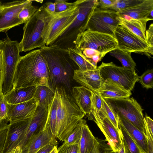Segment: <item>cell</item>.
Wrapping results in <instances>:
<instances>
[{
    "mask_svg": "<svg viewBox=\"0 0 153 153\" xmlns=\"http://www.w3.org/2000/svg\"><path fill=\"white\" fill-rule=\"evenodd\" d=\"M49 76L47 62L40 49L32 51L21 56L15 71L12 90L38 85L50 87Z\"/></svg>",
    "mask_w": 153,
    "mask_h": 153,
    "instance_id": "1",
    "label": "cell"
},
{
    "mask_svg": "<svg viewBox=\"0 0 153 153\" xmlns=\"http://www.w3.org/2000/svg\"><path fill=\"white\" fill-rule=\"evenodd\" d=\"M49 70V84L55 90L58 84L64 85L70 90V76L74 62L70 58L68 50L56 45L44 46L40 48Z\"/></svg>",
    "mask_w": 153,
    "mask_h": 153,
    "instance_id": "2",
    "label": "cell"
},
{
    "mask_svg": "<svg viewBox=\"0 0 153 153\" xmlns=\"http://www.w3.org/2000/svg\"><path fill=\"white\" fill-rule=\"evenodd\" d=\"M57 99L56 139L64 141L82 119L85 114L62 86L55 88Z\"/></svg>",
    "mask_w": 153,
    "mask_h": 153,
    "instance_id": "3",
    "label": "cell"
},
{
    "mask_svg": "<svg viewBox=\"0 0 153 153\" xmlns=\"http://www.w3.org/2000/svg\"><path fill=\"white\" fill-rule=\"evenodd\" d=\"M53 16L46 10L44 4L38 9L23 27L22 38L19 43L20 52L45 45L44 34Z\"/></svg>",
    "mask_w": 153,
    "mask_h": 153,
    "instance_id": "4",
    "label": "cell"
},
{
    "mask_svg": "<svg viewBox=\"0 0 153 153\" xmlns=\"http://www.w3.org/2000/svg\"><path fill=\"white\" fill-rule=\"evenodd\" d=\"M97 6L98 0H81L74 21L50 45L66 49L74 48L78 35L86 30L88 21Z\"/></svg>",
    "mask_w": 153,
    "mask_h": 153,
    "instance_id": "5",
    "label": "cell"
},
{
    "mask_svg": "<svg viewBox=\"0 0 153 153\" xmlns=\"http://www.w3.org/2000/svg\"><path fill=\"white\" fill-rule=\"evenodd\" d=\"M103 98L117 118V116L122 117L146 135L143 109L134 99L130 97Z\"/></svg>",
    "mask_w": 153,
    "mask_h": 153,
    "instance_id": "6",
    "label": "cell"
},
{
    "mask_svg": "<svg viewBox=\"0 0 153 153\" xmlns=\"http://www.w3.org/2000/svg\"><path fill=\"white\" fill-rule=\"evenodd\" d=\"M117 45L114 37L86 30L78 35L74 48L82 52L85 48L92 49L104 57L110 51L117 49Z\"/></svg>",
    "mask_w": 153,
    "mask_h": 153,
    "instance_id": "7",
    "label": "cell"
},
{
    "mask_svg": "<svg viewBox=\"0 0 153 153\" xmlns=\"http://www.w3.org/2000/svg\"><path fill=\"white\" fill-rule=\"evenodd\" d=\"M97 68L103 82H112L130 92L138 81L139 76L135 71L117 66L112 62H103Z\"/></svg>",
    "mask_w": 153,
    "mask_h": 153,
    "instance_id": "8",
    "label": "cell"
},
{
    "mask_svg": "<svg viewBox=\"0 0 153 153\" xmlns=\"http://www.w3.org/2000/svg\"><path fill=\"white\" fill-rule=\"evenodd\" d=\"M81 1L77 0L76 5L65 11L54 13L44 34L45 45H51L74 21L78 13Z\"/></svg>",
    "mask_w": 153,
    "mask_h": 153,
    "instance_id": "9",
    "label": "cell"
},
{
    "mask_svg": "<svg viewBox=\"0 0 153 153\" xmlns=\"http://www.w3.org/2000/svg\"><path fill=\"white\" fill-rule=\"evenodd\" d=\"M119 16L118 13L115 11L97 7L88 21L86 30L114 37L115 30L120 24Z\"/></svg>",
    "mask_w": 153,
    "mask_h": 153,
    "instance_id": "10",
    "label": "cell"
},
{
    "mask_svg": "<svg viewBox=\"0 0 153 153\" xmlns=\"http://www.w3.org/2000/svg\"><path fill=\"white\" fill-rule=\"evenodd\" d=\"M6 36L3 39L2 51L5 63V74L3 86L4 95L13 88V80L15 69L20 59L19 43L12 40L6 33Z\"/></svg>",
    "mask_w": 153,
    "mask_h": 153,
    "instance_id": "11",
    "label": "cell"
},
{
    "mask_svg": "<svg viewBox=\"0 0 153 153\" xmlns=\"http://www.w3.org/2000/svg\"><path fill=\"white\" fill-rule=\"evenodd\" d=\"M114 37L117 42V49L125 52L153 55V48L122 25L118 26Z\"/></svg>",
    "mask_w": 153,
    "mask_h": 153,
    "instance_id": "12",
    "label": "cell"
},
{
    "mask_svg": "<svg viewBox=\"0 0 153 153\" xmlns=\"http://www.w3.org/2000/svg\"><path fill=\"white\" fill-rule=\"evenodd\" d=\"M87 116L88 120H93L97 124L112 150L118 152L121 143L120 129L118 130L115 128L102 109L97 112L92 109Z\"/></svg>",
    "mask_w": 153,
    "mask_h": 153,
    "instance_id": "13",
    "label": "cell"
},
{
    "mask_svg": "<svg viewBox=\"0 0 153 153\" xmlns=\"http://www.w3.org/2000/svg\"><path fill=\"white\" fill-rule=\"evenodd\" d=\"M34 0H16L3 3V9L0 13V32L7 33L11 28L22 23L18 18L21 11Z\"/></svg>",
    "mask_w": 153,
    "mask_h": 153,
    "instance_id": "14",
    "label": "cell"
},
{
    "mask_svg": "<svg viewBox=\"0 0 153 153\" xmlns=\"http://www.w3.org/2000/svg\"><path fill=\"white\" fill-rule=\"evenodd\" d=\"M32 118L9 123L2 153H7L17 146L22 147Z\"/></svg>",
    "mask_w": 153,
    "mask_h": 153,
    "instance_id": "15",
    "label": "cell"
},
{
    "mask_svg": "<svg viewBox=\"0 0 153 153\" xmlns=\"http://www.w3.org/2000/svg\"><path fill=\"white\" fill-rule=\"evenodd\" d=\"M38 105L37 101L34 97L20 103H7V119L9 123L32 117Z\"/></svg>",
    "mask_w": 153,
    "mask_h": 153,
    "instance_id": "16",
    "label": "cell"
},
{
    "mask_svg": "<svg viewBox=\"0 0 153 153\" xmlns=\"http://www.w3.org/2000/svg\"><path fill=\"white\" fill-rule=\"evenodd\" d=\"M51 144L57 146L58 142L52 134L47 123L42 131L32 136L22 148L23 153H36L45 146Z\"/></svg>",
    "mask_w": 153,
    "mask_h": 153,
    "instance_id": "17",
    "label": "cell"
},
{
    "mask_svg": "<svg viewBox=\"0 0 153 153\" xmlns=\"http://www.w3.org/2000/svg\"><path fill=\"white\" fill-rule=\"evenodd\" d=\"M73 79L82 86L92 91H98L103 83L97 68L94 70L86 71L74 70Z\"/></svg>",
    "mask_w": 153,
    "mask_h": 153,
    "instance_id": "18",
    "label": "cell"
},
{
    "mask_svg": "<svg viewBox=\"0 0 153 153\" xmlns=\"http://www.w3.org/2000/svg\"><path fill=\"white\" fill-rule=\"evenodd\" d=\"M48 112V107L38 105L32 118L22 148L25 146L28 140L32 136L43 129L46 123Z\"/></svg>",
    "mask_w": 153,
    "mask_h": 153,
    "instance_id": "19",
    "label": "cell"
},
{
    "mask_svg": "<svg viewBox=\"0 0 153 153\" xmlns=\"http://www.w3.org/2000/svg\"><path fill=\"white\" fill-rule=\"evenodd\" d=\"M153 10V0H143L141 2L118 12L119 16L125 19H141L148 18Z\"/></svg>",
    "mask_w": 153,
    "mask_h": 153,
    "instance_id": "20",
    "label": "cell"
},
{
    "mask_svg": "<svg viewBox=\"0 0 153 153\" xmlns=\"http://www.w3.org/2000/svg\"><path fill=\"white\" fill-rule=\"evenodd\" d=\"M72 95L75 102L81 111L86 116L92 109V91L84 86H76L72 88Z\"/></svg>",
    "mask_w": 153,
    "mask_h": 153,
    "instance_id": "21",
    "label": "cell"
},
{
    "mask_svg": "<svg viewBox=\"0 0 153 153\" xmlns=\"http://www.w3.org/2000/svg\"><path fill=\"white\" fill-rule=\"evenodd\" d=\"M118 122L124 127L135 142L142 153H148L147 140L146 135L135 126L120 116H117Z\"/></svg>",
    "mask_w": 153,
    "mask_h": 153,
    "instance_id": "22",
    "label": "cell"
},
{
    "mask_svg": "<svg viewBox=\"0 0 153 153\" xmlns=\"http://www.w3.org/2000/svg\"><path fill=\"white\" fill-rule=\"evenodd\" d=\"M37 86L13 89L4 95L9 104H17L28 101L34 97Z\"/></svg>",
    "mask_w": 153,
    "mask_h": 153,
    "instance_id": "23",
    "label": "cell"
},
{
    "mask_svg": "<svg viewBox=\"0 0 153 153\" xmlns=\"http://www.w3.org/2000/svg\"><path fill=\"white\" fill-rule=\"evenodd\" d=\"M120 24L146 42V25L148 21L152 20L149 18L141 19H125L120 16L118 17Z\"/></svg>",
    "mask_w": 153,
    "mask_h": 153,
    "instance_id": "24",
    "label": "cell"
},
{
    "mask_svg": "<svg viewBox=\"0 0 153 153\" xmlns=\"http://www.w3.org/2000/svg\"><path fill=\"white\" fill-rule=\"evenodd\" d=\"M98 92L102 98H125L130 97L132 94L117 84L107 81L103 82Z\"/></svg>",
    "mask_w": 153,
    "mask_h": 153,
    "instance_id": "25",
    "label": "cell"
},
{
    "mask_svg": "<svg viewBox=\"0 0 153 153\" xmlns=\"http://www.w3.org/2000/svg\"><path fill=\"white\" fill-rule=\"evenodd\" d=\"M68 50L70 58L77 65L80 71L93 70L97 68V65L86 58L80 51L74 47Z\"/></svg>",
    "mask_w": 153,
    "mask_h": 153,
    "instance_id": "26",
    "label": "cell"
},
{
    "mask_svg": "<svg viewBox=\"0 0 153 153\" xmlns=\"http://www.w3.org/2000/svg\"><path fill=\"white\" fill-rule=\"evenodd\" d=\"M55 95V90L44 85L36 86L34 98L37 101L38 105L48 107Z\"/></svg>",
    "mask_w": 153,
    "mask_h": 153,
    "instance_id": "27",
    "label": "cell"
},
{
    "mask_svg": "<svg viewBox=\"0 0 153 153\" xmlns=\"http://www.w3.org/2000/svg\"><path fill=\"white\" fill-rule=\"evenodd\" d=\"M95 138L86 123H85L79 143V153H90L94 147Z\"/></svg>",
    "mask_w": 153,
    "mask_h": 153,
    "instance_id": "28",
    "label": "cell"
},
{
    "mask_svg": "<svg viewBox=\"0 0 153 153\" xmlns=\"http://www.w3.org/2000/svg\"><path fill=\"white\" fill-rule=\"evenodd\" d=\"M109 54L119 60L123 67L132 71H135L136 64L131 56V53L125 52L116 49L110 51Z\"/></svg>",
    "mask_w": 153,
    "mask_h": 153,
    "instance_id": "29",
    "label": "cell"
},
{
    "mask_svg": "<svg viewBox=\"0 0 153 153\" xmlns=\"http://www.w3.org/2000/svg\"><path fill=\"white\" fill-rule=\"evenodd\" d=\"M57 99L55 95L52 101L48 107L46 122L52 134L56 138L57 131Z\"/></svg>",
    "mask_w": 153,
    "mask_h": 153,
    "instance_id": "30",
    "label": "cell"
},
{
    "mask_svg": "<svg viewBox=\"0 0 153 153\" xmlns=\"http://www.w3.org/2000/svg\"><path fill=\"white\" fill-rule=\"evenodd\" d=\"M86 121L82 119L75 128L71 131L64 141L67 144H79L82 136L83 127Z\"/></svg>",
    "mask_w": 153,
    "mask_h": 153,
    "instance_id": "31",
    "label": "cell"
},
{
    "mask_svg": "<svg viewBox=\"0 0 153 153\" xmlns=\"http://www.w3.org/2000/svg\"><path fill=\"white\" fill-rule=\"evenodd\" d=\"M123 139L131 153H142L138 147L123 126L119 122Z\"/></svg>",
    "mask_w": 153,
    "mask_h": 153,
    "instance_id": "32",
    "label": "cell"
},
{
    "mask_svg": "<svg viewBox=\"0 0 153 153\" xmlns=\"http://www.w3.org/2000/svg\"><path fill=\"white\" fill-rule=\"evenodd\" d=\"M143 0H116L110 10L117 12L132 7L142 2Z\"/></svg>",
    "mask_w": 153,
    "mask_h": 153,
    "instance_id": "33",
    "label": "cell"
},
{
    "mask_svg": "<svg viewBox=\"0 0 153 153\" xmlns=\"http://www.w3.org/2000/svg\"><path fill=\"white\" fill-rule=\"evenodd\" d=\"M30 2L24 7L18 15V18L23 23L27 22L38 8Z\"/></svg>",
    "mask_w": 153,
    "mask_h": 153,
    "instance_id": "34",
    "label": "cell"
},
{
    "mask_svg": "<svg viewBox=\"0 0 153 153\" xmlns=\"http://www.w3.org/2000/svg\"><path fill=\"white\" fill-rule=\"evenodd\" d=\"M139 81L143 88L147 89L153 87V70H148L139 76Z\"/></svg>",
    "mask_w": 153,
    "mask_h": 153,
    "instance_id": "35",
    "label": "cell"
},
{
    "mask_svg": "<svg viewBox=\"0 0 153 153\" xmlns=\"http://www.w3.org/2000/svg\"><path fill=\"white\" fill-rule=\"evenodd\" d=\"M102 101V110L115 128L119 130L118 118L116 117L112 110L103 98Z\"/></svg>",
    "mask_w": 153,
    "mask_h": 153,
    "instance_id": "36",
    "label": "cell"
},
{
    "mask_svg": "<svg viewBox=\"0 0 153 153\" xmlns=\"http://www.w3.org/2000/svg\"><path fill=\"white\" fill-rule=\"evenodd\" d=\"M105 140L96 137L94 147L90 153H105L112 149L108 144L105 143Z\"/></svg>",
    "mask_w": 153,
    "mask_h": 153,
    "instance_id": "37",
    "label": "cell"
},
{
    "mask_svg": "<svg viewBox=\"0 0 153 153\" xmlns=\"http://www.w3.org/2000/svg\"><path fill=\"white\" fill-rule=\"evenodd\" d=\"M92 109L96 112L101 110L102 108V98L98 91H92Z\"/></svg>",
    "mask_w": 153,
    "mask_h": 153,
    "instance_id": "38",
    "label": "cell"
},
{
    "mask_svg": "<svg viewBox=\"0 0 153 153\" xmlns=\"http://www.w3.org/2000/svg\"><path fill=\"white\" fill-rule=\"evenodd\" d=\"M57 150V153H79V144H67L63 143Z\"/></svg>",
    "mask_w": 153,
    "mask_h": 153,
    "instance_id": "39",
    "label": "cell"
},
{
    "mask_svg": "<svg viewBox=\"0 0 153 153\" xmlns=\"http://www.w3.org/2000/svg\"><path fill=\"white\" fill-rule=\"evenodd\" d=\"M77 0L73 3H69L65 0H56L54 2L55 5V13H58L65 11L76 5Z\"/></svg>",
    "mask_w": 153,
    "mask_h": 153,
    "instance_id": "40",
    "label": "cell"
},
{
    "mask_svg": "<svg viewBox=\"0 0 153 153\" xmlns=\"http://www.w3.org/2000/svg\"><path fill=\"white\" fill-rule=\"evenodd\" d=\"M5 74V63L2 50L0 51V95L3 94V86Z\"/></svg>",
    "mask_w": 153,
    "mask_h": 153,
    "instance_id": "41",
    "label": "cell"
},
{
    "mask_svg": "<svg viewBox=\"0 0 153 153\" xmlns=\"http://www.w3.org/2000/svg\"><path fill=\"white\" fill-rule=\"evenodd\" d=\"M7 117V103L3 94L0 95V118L4 119Z\"/></svg>",
    "mask_w": 153,
    "mask_h": 153,
    "instance_id": "42",
    "label": "cell"
},
{
    "mask_svg": "<svg viewBox=\"0 0 153 153\" xmlns=\"http://www.w3.org/2000/svg\"><path fill=\"white\" fill-rule=\"evenodd\" d=\"M115 1L116 0H98L97 7L104 10H110Z\"/></svg>",
    "mask_w": 153,
    "mask_h": 153,
    "instance_id": "43",
    "label": "cell"
},
{
    "mask_svg": "<svg viewBox=\"0 0 153 153\" xmlns=\"http://www.w3.org/2000/svg\"><path fill=\"white\" fill-rule=\"evenodd\" d=\"M146 37L147 43L150 47L153 48V24L149 26L148 29L146 31Z\"/></svg>",
    "mask_w": 153,
    "mask_h": 153,
    "instance_id": "44",
    "label": "cell"
},
{
    "mask_svg": "<svg viewBox=\"0 0 153 153\" xmlns=\"http://www.w3.org/2000/svg\"><path fill=\"white\" fill-rule=\"evenodd\" d=\"M147 140L148 153H153V138L147 127L145 125Z\"/></svg>",
    "mask_w": 153,
    "mask_h": 153,
    "instance_id": "45",
    "label": "cell"
},
{
    "mask_svg": "<svg viewBox=\"0 0 153 153\" xmlns=\"http://www.w3.org/2000/svg\"><path fill=\"white\" fill-rule=\"evenodd\" d=\"M144 125L147 128L151 136L153 137V120L147 115L144 117Z\"/></svg>",
    "mask_w": 153,
    "mask_h": 153,
    "instance_id": "46",
    "label": "cell"
},
{
    "mask_svg": "<svg viewBox=\"0 0 153 153\" xmlns=\"http://www.w3.org/2000/svg\"><path fill=\"white\" fill-rule=\"evenodd\" d=\"M82 53L86 58L89 59H91L93 56L96 55H101L102 56V55L98 51L89 48L85 49L83 51Z\"/></svg>",
    "mask_w": 153,
    "mask_h": 153,
    "instance_id": "47",
    "label": "cell"
},
{
    "mask_svg": "<svg viewBox=\"0 0 153 153\" xmlns=\"http://www.w3.org/2000/svg\"><path fill=\"white\" fill-rule=\"evenodd\" d=\"M120 140L121 143L120 147V149L118 152V153H131L123 140L121 131Z\"/></svg>",
    "mask_w": 153,
    "mask_h": 153,
    "instance_id": "48",
    "label": "cell"
},
{
    "mask_svg": "<svg viewBox=\"0 0 153 153\" xmlns=\"http://www.w3.org/2000/svg\"><path fill=\"white\" fill-rule=\"evenodd\" d=\"M45 7L48 12L53 15L55 12V5L54 3L48 2L44 4Z\"/></svg>",
    "mask_w": 153,
    "mask_h": 153,
    "instance_id": "49",
    "label": "cell"
},
{
    "mask_svg": "<svg viewBox=\"0 0 153 153\" xmlns=\"http://www.w3.org/2000/svg\"><path fill=\"white\" fill-rule=\"evenodd\" d=\"M55 146L51 144H48L39 149L36 153H50Z\"/></svg>",
    "mask_w": 153,
    "mask_h": 153,
    "instance_id": "50",
    "label": "cell"
},
{
    "mask_svg": "<svg viewBox=\"0 0 153 153\" xmlns=\"http://www.w3.org/2000/svg\"><path fill=\"white\" fill-rule=\"evenodd\" d=\"M7 129L0 132V148L4 145L6 136Z\"/></svg>",
    "mask_w": 153,
    "mask_h": 153,
    "instance_id": "51",
    "label": "cell"
},
{
    "mask_svg": "<svg viewBox=\"0 0 153 153\" xmlns=\"http://www.w3.org/2000/svg\"><path fill=\"white\" fill-rule=\"evenodd\" d=\"M7 153H23V152L22 147L19 146L13 148Z\"/></svg>",
    "mask_w": 153,
    "mask_h": 153,
    "instance_id": "52",
    "label": "cell"
},
{
    "mask_svg": "<svg viewBox=\"0 0 153 153\" xmlns=\"http://www.w3.org/2000/svg\"><path fill=\"white\" fill-rule=\"evenodd\" d=\"M9 122L7 118L2 119L0 118V129L8 126Z\"/></svg>",
    "mask_w": 153,
    "mask_h": 153,
    "instance_id": "53",
    "label": "cell"
},
{
    "mask_svg": "<svg viewBox=\"0 0 153 153\" xmlns=\"http://www.w3.org/2000/svg\"><path fill=\"white\" fill-rule=\"evenodd\" d=\"M57 146H55L53 149L50 153H57Z\"/></svg>",
    "mask_w": 153,
    "mask_h": 153,
    "instance_id": "54",
    "label": "cell"
},
{
    "mask_svg": "<svg viewBox=\"0 0 153 153\" xmlns=\"http://www.w3.org/2000/svg\"><path fill=\"white\" fill-rule=\"evenodd\" d=\"M3 41L0 40V51L2 50L3 48Z\"/></svg>",
    "mask_w": 153,
    "mask_h": 153,
    "instance_id": "55",
    "label": "cell"
},
{
    "mask_svg": "<svg viewBox=\"0 0 153 153\" xmlns=\"http://www.w3.org/2000/svg\"><path fill=\"white\" fill-rule=\"evenodd\" d=\"M105 153H118V152H114L112 149H111L105 152Z\"/></svg>",
    "mask_w": 153,
    "mask_h": 153,
    "instance_id": "56",
    "label": "cell"
},
{
    "mask_svg": "<svg viewBox=\"0 0 153 153\" xmlns=\"http://www.w3.org/2000/svg\"><path fill=\"white\" fill-rule=\"evenodd\" d=\"M9 126V124L8 126H7L4 127L3 128H2L1 129H0V132H1V131H3L8 128V127Z\"/></svg>",
    "mask_w": 153,
    "mask_h": 153,
    "instance_id": "57",
    "label": "cell"
},
{
    "mask_svg": "<svg viewBox=\"0 0 153 153\" xmlns=\"http://www.w3.org/2000/svg\"><path fill=\"white\" fill-rule=\"evenodd\" d=\"M3 8V3L1 4H0V13L2 11Z\"/></svg>",
    "mask_w": 153,
    "mask_h": 153,
    "instance_id": "58",
    "label": "cell"
},
{
    "mask_svg": "<svg viewBox=\"0 0 153 153\" xmlns=\"http://www.w3.org/2000/svg\"><path fill=\"white\" fill-rule=\"evenodd\" d=\"M3 146H2L0 148V153H2V150Z\"/></svg>",
    "mask_w": 153,
    "mask_h": 153,
    "instance_id": "59",
    "label": "cell"
},
{
    "mask_svg": "<svg viewBox=\"0 0 153 153\" xmlns=\"http://www.w3.org/2000/svg\"><path fill=\"white\" fill-rule=\"evenodd\" d=\"M37 1V2H40L41 3H42V1Z\"/></svg>",
    "mask_w": 153,
    "mask_h": 153,
    "instance_id": "60",
    "label": "cell"
},
{
    "mask_svg": "<svg viewBox=\"0 0 153 153\" xmlns=\"http://www.w3.org/2000/svg\"><path fill=\"white\" fill-rule=\"evenodd\" d=\"M2 3L1 1H0V4H1Z\"/></svg>",
    "mask_w": 153,
    "mask_h": 153,
    "instance_id": "61",
    "label": "cell"
}]
</instances>
